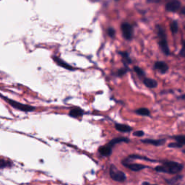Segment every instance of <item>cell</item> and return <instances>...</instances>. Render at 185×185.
Wrapping results in <instances>:
<instances>
[{
	"mask_svg": "<svg viewBox=\"0 0 185 185\" xmlns=\"http://www.w3.org/2000/svg\"><path fill=\"white\" fill-rule=\"evenodd\" d=\"M156 31H157V36H158V45L161 51L164 53L165 55L168 56L170 54V49L168 45L167 41V35H166V31H165L164 28L161 25H156Z\"/></svg>",
	"mask_w": 185,
	"mask_h": 185,
	"instance_id": "6da1fadb",
	"label": "cell"
},
{
	"mask_svg": "<svg viewBox=\"0 0 185 185\" xmlns=\"http://www.w3.org/2000/svg\"><path fill=\"white\" fill-rule=\"evenodd\" d=\"M0 97L2 98V99H4L5 100L6 102H7L8 104H9L11 106H13V108H16V109L22 111L24 112H31L33 111L34 110H35V107H33V106H29V105H25V104L19 103V102L15 101V100L9 99V98H6L5 96L0 95Z\"/></svg>",
	"mask_w": 185,
	"mask_h": 185,
	"instance_id": "7a4b0ae2",
	"label": "cell"
},
{
	"mask_svg": "<svg viewBox=\"0 0 185 185\" xmlns=\"http://www.w3.org/2000/svg\"><path fill=\"white\" fill-rule=\"evenodd\" d=\"M164 166L166 168V173H169V174H176L182 171L183 168V165L179 164L177 162L175 161H166L163 162Z\"/></svg>",
	"mask_w": 185,
	"mask_h": 185,
	"instance_id": "3957f363",
	"label": "cell"
},
{
	"mask_svg": "<svg viewBox=\"0 0 185 185\" xmlns=\"http://www.w3.org/2000/svg\"><path fill=\"white\" fill-rule=\"evenodd\" d=\"M121 31L124 39L126 41H131L134 36V28L131 24L126 22L122 23Z\"/></svg>",
	"mask_w": 185,
	"mask_h": 185,
	"instance_id": "277c9868",
	"label": "cell"
},
{
	"mask_svg": "<svg viewBox=\"0 0 185 185\" xmlns=\"http://www.w3.org/2000/svg\"><path fill=\"white\" fill-rule=\"evenodd\" d=\"M110 176L112 179L119 182H122L126 179V176L122 171L119 170L114 165H111L110 167Z\"/></svg>",
	"mask_w": 185,
	"mask_h": 185,
	"instance_id": "5b68a950",
	"label": "cell"
},
{
	"mask_svg": "<svg viewBox=\"0 0 185 185\" xmlns=\"http://www.w3.org/2000/svg\"><path fill=\"white\" fill-rule=\"evenodd\" d=\"M182 7V2L178 0H172V1L168 2L165 5V9L166 11L170 12V13H176V11L179 10Z\"/></svg>",
	"mask_w": 185,
	"mask_h": 185,
	"instance_id": "8992f818",
	"label": "cell"
},
{
	"mask_svg": "<svg viewBox=\"0 0 185 185\" xmlns=\"http://www.w3.org/2000/svg\"><path fill=\"white\" fill-rule=\"evenodd\" d=\"M168 64L163 61H157L154 64V69L158 70L162 75H164L168 71Z\"/></svg>",
	"mask_w": 185,
	"mask_h": 185,
	"instance_id": "52a82bcc",
	"label": "cell"
},
{
	"mask_svg": "<svg viewBox=\"0 0 185 185\" xmlns=\"http://www.w3.org/2000/svg\"><path fill=\"white\" fill-rule=\"evenodd\" d=\"M141 142L145 144L152 145L154 146H161L165 144L166 142V139H158V140H153V139H145V140H141Z\"/></svg>",
	"mask_w": 185,
	"mask_h": 185,
	"instance_id": "ba28073f",
	"label": "cell"
},
{
	"mask_svg": "<svg viewBox=\"0 0 185 185\" xmlns=\"http://www.w3.org/2000/svg\"><path fill=\"white\" fill-rule=\"evenodd\" d=\"M122 164L125 167L128 168L129 169L134 171V172H138V171H140L142 169H144V168H146L145 166L142 164H130V163H127V162H124L122 161Z\"/></svg>",
	"mask_w": 185,
	"mask_h": 185,
	"instance_id": "9c48e42d",
	"label": "cell"
},
{
	"mask_svg": "<svg viewBox=\"0 0 185 185\" xmlns=\"http://www.w3.org/2000/svg\"><path fill=\"white\" fill-rule=\"evenodd\" d=\"M53 59L54 60V62L57 63L58 65L60 66V67L65 68V69L69 70H74V68L72 67V66H70V64H68L67 62H65L64 61H63L62 59H60L57 56H54L53 57Z\"/></svg>",
	"mask_w": 185,
	"mask_h": 185,
	"instance_id": "30bf717a",
	"label": "cell"
},
{
	"mask_svg": "<svg viewBox=\"0 0 185 185\" xmlns=\"http://www.w3.org/2000/svg\"><path fill=\"white\" fill-rule=\"evenodd\" d=\"M130 140L127 138H124V137H119V138H116L112 139L111 141L107 144L108 146H110L111 148H113L116 144L120 143V142H129Z\"/></svg>",
	"mask_w": 185,
	"mask_h": 185,
	"instance_id": "8fae6325",
	"label": "cell"
},
{
	"mask_svg": "<svg viewBox=\"0 0 185 185\" xmlns=\"http://www.w3.org/2000/svg\"><path fill=\"white\" fill-rule=\"evenodd\" d=\"M115 129L120 132H130L132 131V126L124 124H115Z\"/></svg>",
	"mask_w": 185,
	"mask_h": 185,
	"instance_id": "7c38bea8",
	"label": "cell"
},
{
	"mask_svg": "<svg viewBox=\"0 0 185 185\" xmlns=\"http://www.w3.org/2000/svg\"><path fill=\"white\" fill-rule=\"evenodd\" d=\"M83 114H84L83 110H82L81 108H77V107L72 108V109L70 110L69 112V115L71 116V117L76 118V119L81 117Z\"/></svg>",
	"mask_w": 185,
	"mask_h": 185,
	"instance_id": "4fadbf2b",
	"label": "cell"
},
{
	"mask_svg": "<svg viewBox=\"0 0 185 185\" xmlns=\"http://www.w3.org/2000/svg\"><path fill=\"white\" fill-rule=\"evenodd\" d=\"M143 84L148 88H156L158 87V82L152 78H144Z\"/></svg>",
	"mask_w": 185,
	"mask_h": 185,
	"instance_id": "5bb4252c",
	"label": "cell"
},
{
	"mask_svg": "<svg viewBox=\"0 0 185 185\" xmlns=\"http://www.w3.org/2000/svg\"><path fill=\"white\" fill-rule=\"evenodd\" d=\"M98 152L103 156H109L112 153V148H111L106 144V145L100 147L99 149H98Z\"/></svg>",
	"mask_w": 185,
	"mask_h": 185,
	"instance_id": "9a60e30c",
	"label": "cell"
},
{
	"mask_svg": "<svg viewBox=\"0 0 185 185\" xmlns=\"http://www.w3.org/2000/svg\"><path fill=\"white\" fill-rule=\"evenodd\" d=\"M119 54L122 56V62L124 65H126V64H130L132 62L131 58H130V55H129V53L126 51H119Z\"/></svg>",
	"mask_w": 185,
	"mask_h": 185,
	"instance_id": "2e32d148",
	"label": "cell"
},
{
	"mask_svg": "<svg viewBox=\"0 0 185 185\" xmlns=\"http://www.w3.org/2000/svg\"><path fill=\"white\" fill-rule=\"evenodd\" d=\"M134 113L142 116H150V111L148 108H140L134 111Z\"/></svg>",
	"mask_w": 185,
	"mask_h": 185,
	"instance_id": "e0dca14e",
	"label": "cell"
},
{
	"mask_svg": "<svg viewBox=\"0 0 185 185\" xmlns=\"http://www.w3.org/2000/svg\"><path fill=\"white\" fill-rule=\"evenodd\" d=\"M170 30L173 35H175L179 31V24L176 21H173L170 24Z\"/></svg>",
	"mask_w": 185,
	"mask_h": 185,
	"instance_id": "ac0fdd59",
	"label": "cell"
},
{
	"mask_svg": "<svg viewBox=\"0 0 185 185\" xmlns=\"http://www.w3.org/2000/svg\"><path fill=\"white\" fill-rule=\"evenodd\" d=\"M128 158H130V159H140V160H148V161H152L154 162L155 160L150 159V158H147L145 156H139V155H131V156H129Z\"/></svg>",
	"mask_w": 185,
	"mask_h": 185,
	"instance_id": "d6986e66",
	"label": "cell"
},
{
	"mask_svg": "<svg viewBox=\"0 0 185 185\" xmlns=\"http://www.w3.org/2000/svg\"><path fill=\"white\" fill-rule=\"evenodd\" d=\"M172 138L174 139L176 142H179V143L182 144L183 145H185V135H182V134H179V135H174Z\"/></svg>",
	"mask_w": 185,
	"mask_h": 185,
	"instance_id": "ffe728a7",
	"label": "cell"
},
{
	"mask_svg": "<svg viewBox=\"0 0 185 185\" xmlns=\"http://www.w3.org/2000/svg\"><path fill=\"white\" fill-rule=\"evenodd\" d=\"M134 71L135 72V73L138 75V76H140V77H144L145 75V72L143 70H142L141 68L138 67V66H134L133 67Z\"/></svg>",
	"mask_w": 185,
	"mask_h": 185,
	"instance_id": "44dd1931",
	"label": "cell"
},
{
	"mask_svg": "<svg viewBox=\"0 0 185 185\" xmlns=\"http://www.w3.org/2000/svg\"><path fill=\"white\" fill-rule=\"evenodd\" d=\"M128 69L127 67H124V68H121V69H119V70H117V72H116L115 75L116 76H118V77H122V76H123L125 75V74L127 72Z\"/></svg>",
	"mask_w": 185,
	"mask_h": 185,
	"instance_id": "7402d4cb",
	"label": "cell"
},
{
	"mask_svg": "<svg viewBox=\"0 0 185 185\" xmlns=\"http://www.w3.org/2000/svg\"><path fill=\"white\" fill-rule=\"evenodd\" d=\"M168 146L172 148H182L183 145L178 142H171V143L168 145Z\"/></svg>",
	"mask_w": 185,
	"mask_h": 185,
	"instance_id": "603a6c76",
	"label": "cell"
},
{
	"mask_svg": "<svg viewBox=\"0 0 185 185\" xmlns=\"http://www.w3.org/2000/svg\"><path fill=\"white\" fill-rule=\"evenodd\" d=\"M9 161H7V160H4V159H0V168H5L7 167V166H9L10 165H9Z\"/></svg>",
	"mask_w": 185,
	"mask_h": 185,
	"instance_id": "cb8c5ba5",
	"label": "cell"
},
{
	"mask_svg": "<svg viewBox=\"0 0 185 185\" xmlns=\"http://www.w3.org/2000/svg\"><path fill=\"white\" fill-rule=\"evenodd\" d=\"M180 179H182V176H176V177L173 178L171 180L167 181V182H168V183H169V184H171L172 185H175V183L179 182V180Z\"/></svg>",
	"mask_w": 185,
	"mask_h": 185,
	"instance_id": "d4e9b609",
	"label": "cell"
},
{
	"mask_svg": "<svg viewBox=\"0 0 185 185\" xmlns=\"http://www.w3.org/2000/svg\"><path fill=\"white\" fill-rule=\"evenodd\" d=\"M179 55L181 57L185 58V39L184 40V41H183L182 47V49H181V50H180Z\"/></svg>",
	"mask_w": 185,
	"mask_h": 185,
	"instance_id": "484cf974",
	"label": "cell"
},
{
	"mask_svg": "<svg viewBox=\"0 0 185 185\" xmlns=\"http://www.w3.org/2000/svg\"><path fill=\"white\" fill-rule=\"evenodd\" d=\"M107 33L111 38H114V36H115V34H116V31L114 30V28H108L107 30Z\"/></svg>",
	"mask_w": 185,
	"mask_h": 185,
	"instance_id": "4316f807",
	"label": "cell"
},
{
	"mask_svg": "<svg viewBox=\"0 0 185 185\" xmlns=\"http://www.w3.org/2000/svg\"><path fill=\"white\" fill-rule=\"evenodd\" d=\"M133 135L138 137V138H141V137H143L145 135V132L142 130H138V131L133 132Z\"/></svg>",
	"mask_w": 185,
	"mask_h": 185,
	"instance_id": "83f0119b",
	"label": "cell"
},
{
	"mask_svg": "<svg viewBox=\"0 0 185 185\" xmlns=\"http://www.w3.org/2000/svg\"><path fill=\"white\" fill-rule=\"evenodd\" d=\"M155 170L158 172H164L166 173V170L164 166H158L155 168Z\"/></svg>",
	"mask_w": 185,
	"mask_h": 185,
	"instance_id": "f1b7e54d",
	"label": "cell"
},
{
	"mask_svg": "<svg viewBox=\"0 0 185 185\" xmlns=\"http://www.w3.org/2000/svg\"><path fill=\"white\" fill-rule=\"evenodd\" d=\"M181 14H182V15H185V6H184L182 9H181Z\"/></svg>",
	"mask_w": 185,
	"mask_h": 185,
	"instance_id": "f546056e",
	"label": "cell"
},
{
	"mask_svg": "<svg viewBox=\"0 0 185 185\" xmlns=\"http://www.w3.org/2000/svg\"><path fill=\"white\" fill-rule=\"evenodd\" d=\"M179 99H182V100H185V94H183V95L179 96L178 97Z\"/></svg>",
	"mask_w": 185,
	"mask_h": 185,
	"instance_id": "4dcf8cb0",
	"label": "cell"
},
{
	"mask_svg": "<svg viewBox=\"0 0 185 185\" xmlns=\"http://www.w3.org/2000/svg\"><path fill=\"white\" fill-rule=\"evenodd\" d=\"M143 185H150V184H149V183H148V182H144Z\"/></svg>",
	"mask_w": 185,
	"mask_h": 185,
	"instance_id": "1f68e13d",
	"label": "cell"
},
{
	"mask_svg": "<svg viewBox=\"0 0 185 185\" xmlns=\"http://www.w3.org/2000/svg\"><path fill=\"white\" fill-rule=\"evenodd\" d=\"M182 152L184 153H185V150H182Z\"/></svg>",
	"mask_w": 185,
	"mask_h": 185,
	"instance_id": "d6a6232c",
	"label": "cell"
}]
</instances>
